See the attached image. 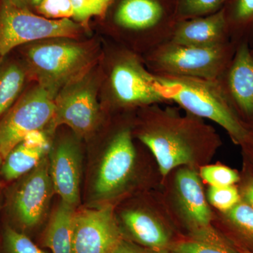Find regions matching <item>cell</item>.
<instances>
[{
    "instance_id": "obj_22",
    "label": "cell",
    "mask_w": 253,
    "mask_h": 253,
    "mask_svg": "<svg viewBox=\"0 0 253 253\" xmlns=\"http://www.w3.org/2000/svg\"><path fill=\"white\" fill-rule=\"evenodd\" d=\"M225 213L226 222L244 242L253 248V209L242 201Z\"/></svg>"
},
{
    "instance_id": "obj_34",
    "label": "cell",
    "mask_w": 253,
    "mask_h": 253,
    "mask_svg": "<svg viewBox=\"0 0 253 253\" xmlns=\"http://www.w3.org/2000/svg\"><path fill=\"white\" fill-rule=\"evenodd\" d=\"M239 253H253L252 251H249V250L248 249H241L239 250Z\"/></svg>"
},
{
    "instance_id": "obj_12",
    "label": "cell",
    "mask_w": 253,
    "mask_h": 253,
    "mask_svg": "<svg viewBox=\"0 0 253 253\" xmlns=\"http://www.w3.org/2000/svg\"><path fill=\"white\" fill-rule=\"evenodd\" d=\"M174 195L191 239L211 242L228 241L211 226L212 212L197 173L190 168L179 169L174 179Z\"/></svg>"
},
{
    "instance_id": "obj_27",
    "label": "cell",
    "mask_w": 253,
    "mask_h": 253,
    "mask_svg": "<svg viewBox=\"0 0 253 253\" xmlns=\"http://www.w3.org/2000/svg\"><path fill=\"white\" fill-rule=\"evenodd\" d=\"M5 253H45L38 247L27 236L7 226L3 235Z\"/></svg>"
},
{
    "instance_id": "obj_3",
    "label": "cell",
    "mask_w": 253,
    "mask_h": 253,
    "mask_svg": "<svg viewBox=\"0 0 253 253\" xmlns=\"http://www.w3.org/2000/svg\"><path fill=\"white\" fill-rule=\"evenodd\" d=\"M28 76L56 95L68 83L85 75L92 55L83 44L56 41L23 49Z\"/></svg>"
},
{
    "instance_id": "obj_18",
    "label": "cell",
    "mask_w": 253,
    "mask_h": 253,
    "mask_svg": "<svg viewBox=\"0 0 253 253\" xmlns=\"http://www.w3.org/2000/svg\"><path fill=\"white\" fill-rule=\"evenodd\" d=\"M164 16V6L158 0H123L115 21L128 31H149L158 28Z\"/></svg>"
},
{
    "instance_id": "obj_32",
    "label": "cell",
    "mask_w": 253,
    "mask_h": 253,
    "mask_svg": "<svg viewBox=\"0 0 253 253\" xmlns=\"http://www.w3.org/2000/svg\"><path fill=\"white\" fill-rule=\"evenodd\" d=\"M14 2L23 7L31 10L36 9L42 0H12Z\"/></svg>"
},
{
    "instance_id": "obj_37",
    "label": "cell",
    "mask_w": 253,
    "mask_h": 253,
    "mask_svg": "<svg viewBox=\"0 0 253 253\" xmlns=\"http://www.w3.org/2000/svg\"><path fill=\"white\" fill-rule=\"evenodd\" d=\"M251 54H252V56L253 57V49H251Z\"/></svg>"
},
{
    "instance_id": "obj_29",
    "label": "cell",
    "mask_w": 253,
    "mask_h": 253,
    "mask_svg": "<svg viewBox=\"0 0 253 253\" xmlns=\"http://www.w3.org/2000/svg\"><path fill=\"white\" fill-rule=\"evenodd\" d=\"M36 10L43 17L49 19H70L74 16L71 0H42Z\"/></svg>"
},
{
    "instance_id": "obj_1",
    "label": "cell",
    "mask_w": 253,
    "mask_h": 253,
    "mask_svg": "<svg viewBox=\"0 0 253 253\" xmlns=\"http://www.w3.org/2000/svg\"><path fill=\"white\" fill-rule=\"evenodd\" d=\"M147 109L149 118L137 136L154 155L163 176L192 164L199 151L217 142L212 129L191 113L181 116L175 109L159 105Z\"/></svg>"
},
{
    "instance_id": "obj_9",
    "label": "cell",
    "mask_w": 253,
    "mask_h": 253,
    "mask_svg": "<svg viewBox=\"0 0 253 253\" xmlns=\"http://www.w3.org/2000/svg\"><path fill=\"white\" fill-rule=\"evenodd\" d=\"M99 118L96 89L86 73L63 86L56 94L54 116L47 126L48 131L66 126L78 136L84 137L94 131Z\"/></svg>"
},
{
    "instance_id": "obj_35",
    "label": "cell",
    "mask_w": 253,
    "mask_h": 253,
    "mask_svg": "<svg viewBox=\"0 0 253 253\" xmlns=\"http://www.w3.org/2000/svg\"><path fill=\"white\" fill-rule=\"evenodd\" d=\"M2 162H3V158H2V157H1V156H0V169H1V164H2ZM0 176H1V175H0Z\"/></svg>"
},
{
    "instance_id": "obj_24",
    "label": "cell",
    "mask_w": 253,
    "mask_h": 253,
    "mask_svg": "<svg viewBox=\"0 0 253 253\" xmlns=\"http://www.w3.org/2000/svg\"><path fill=\"white\" fill-rule=\"evenodd\" d=\"M207 198L213 207L223 212L230 211L241 201V194L235 185L210 186L208 189Z\"/></svg>"
},
{
    "instance_id": "obj_26",
    "label": "cell",
    "mask_w": 253,
    "mask_h": 253,
    "mask_svg": "<svg viewBox=\"0 0 253 253\" xmlns=\"http://www.w3.org/2000/svg\"><path fill=\"white\" fill-rule=\"evenodd\" d=\"M180 253H240L229 241L226 242H211L190 239L174 245Z\"/></svg>"
},
{
    "instance_id": "obj_17",
    "label": "cell",
    "mask_w": 253,
    "mask_h": 253,
    "mask_svg": "<svg viewBox=\"0 0 253 253\" xmlns=\"http://www.w3.org/2000/svg\"><path fill=\"white\" fill-rule=\"evenodd\" d=\"M49 134L44 130L28 134L5 156L0 175L6 181L17 180L36 168L49 154Z\"/></svg>"
},
{
    "instance_id": "obj_13",
    "label": "cell",
    "mask_w": 253,
    "mask_h": 253,
    "mask_svg": "<svg viewBox=\"0 0 253 253\" xmlns=\"http://www.w3.org/2000/svg\"><path fill=\"white\" fill-rule=\"evenodd\" d=\"M49 172L55 194L61 201L77 209L81 204L82 154L71 138H63L51 145L48 154Z\"/></svg>"
},
{
    "instance_id": "obj_14",
    "label": "cell",
    "mask_w": 253,
    "mask_h": 253,
    "mask_svg": "<svg viewBox=\"0 0 253 253\" xmlns=\"http://www.w3.org/2000/svg\"><path fill=\"white\" fill-rule=\"evenodd\" d=\"M219 81L243 122L244 118L253 122V57L249 43L237 44Z\"/></svg>"
},
{
    "instance_id": "obj_20",
    "label": "cell",
    "mask_w": 253,
    "mask_h": 253,
    "mask_svg": "<svg viewBox=\"0 0 253 253\" xmlns=\"http://www.w3.org/2000/svg\"><path fill=\"white\" fill-rule=\"evenodd\" d=\"M76 208L61 201L50 219L43 246L53 253H72L71 221Z\"/></svg>"
},
{
    "instance_id": "obj_28",
    "label": "cell",
    "mask_w": 253,
    "mask_h": 253,
    "mask_svg": "<svg viewBox=\"0 0 253 253\" xmlns=\"http://www.w3.org/2000/svg\"><path fill=\"white\" fill-rule=\"evenodd\" d=\"M226 0H182L179 10L184 19L200 17L219 10ZM183 19V20H184Z\"/></svg>"
},
{
    "instance_id": "obj_16",
    "label": "cell",
    "mask_w": 253,
    "mask_h": 253,
    "mask_svg": "<svg viewBox=\"0 0 253 253\" xmlns=\"http://www.w3.org/2000/svg\"><path fill=\"white\" fill-rule=\"evenodd\" d=\"M124 239L151 249H169L174 246L172 234L161 219L149 211L127 209L119 221Z\"/></svg>"
},
{
    "instance_id": "obj_6",
    "label": "cell",
    "mask_w": 253,
    "mask_h": 253,
    "mask_svg": "<svg viewBox=\"0 0 253 253\" xmlns=\"http://www.w3.org/2000/svg\"><path fill=\"white\" fill-rule=\"evenodd\" d=\"M136 153L131 130L118 131L101 156L91 189L94 206L109 204L123 193L134 176Z\"/></svg>"
},
{
    "instance_id": "obj_36",
    "label": "cell",
    "mask_w": 253,
    "mask_h": 253,
    "mask_svg": "<svg viewBox=\"0 0 253 253\" xmlns=\"http://www.w3.org/2000/svg\"><path fill=\"white\" fill-rule=\"evenodd\" d=\"M1 196H0V210H1Z\"/></svg>"
},
{
    "instance_id": "obj_21",
    "label": "cell",
    "mask_w": 253,
    "mask_h": 253,
    "mask_svg": "<svg viewBox=\"0 0 253 253\" xmlns=\"http://www.w3.org/2000/svg\"><path fill=\"white\" fill-rule=\"evenodd\" d=\"M224 11L231 41L250 44L253 39V0H231L229 10Z\"/></svg>"
},
{
    "instance_id": "obj_10",
    "label": "cell",
    "mask_w": 253,
    "mask_h": 253,
    "mask_svg": "<svg viewBox=\"0 0 253 253\" xmlns=\"http://www.w3.org/2000/svg\"><path fill=\"white\" fill-rule=\"evenodd\" d=\"M115 101L124 107L169 104L160 90L156 76L135 55L125 54L113 64L109 78Z\"/></svg>"
},
{
    "instance_id": "obj_23",
    "label": "cell",
    "mask_w": 253,
    "mask_h": 253,
    "mask_svg": "<svg viewBox=\"0 0 253 253\" xmlns=\"http://www.w3.org/2000/svg\"><path fill=\"white\" fill-rule=\"evenodd\" d=\"M200 175L210 186H212L235 185L240 180L237 171L222 165L204 166L200 169Z\"/></svg>"
},
{
    "instance_id": "obj_30",
    "label": "cell",
    "mask_w": 253,
    "mask_h": 253,
    "mask_svg": "<svg viewBox=\"0 0 253 253\" xmlns=\"http://www.w3.org/2000/svg\"><path fill=\"white\" fill-rule=\"evenodd\" d=\"M113 253H180L175 248L169 249H151L134 244L129 240L123 239Z\"/></svg>"
},
{
    "instance_id": "obj_15",
    "label": "cell",
    "mask_w": 253,
    "mask_h": 253,
    "mask_svg": "<svg viewBox=\"0 0 253 253\" xmlns=\"http://www.w3.org/2000/svg\"><path fill=\"white\" fill-rule=\"evenodd\" d=\"M168 41L197 47H213L233 42L228 31L224 8L206 16L179 21Z\"/></svg>"
},
{
    "instance_id": "obj_8",
    "label": "cell",
    "mask_w": 253,
    "mask_h": 253,
    "mask_svg": "<svg viewBox=\"0 0 253 253\" xmlns=\"http://www.w3.org/2000/svg\"><path fill=\"white\" fill-rule=\"evenodd\" d=\"M54 194L47 155L16 180L8 196V212L21 229L31 230L46 217Z\"/></svg>"
},
{
    "instance_id": "obj_5",
    "label": "cell",
    "mask_w": 253,
    "mask_h": 253,
    "mask_svg": "<svg viewBox=\"0 0 253 253\" xmlns=\"http://www.w3.org/2000/svg\"><path fill=\"white\" fill-rule=\"evenodd\" d=\"M81 26L69 18L49 19L12 0H0V56L40 40L76 38Z\"/></svg>"
},
{
    "instance_id": "obj_4",
    "label": "cell",
    "mask_w": 253,
    "mask_h": 253,
    "mask_svg": "<svg viewBox=\"0 0 253 253\" xmlns=\"http://www.w3.org/2000/svg\"><path fill=\"white\" fill-rule=\"evenodd\" d=\"M237 44L231 42L213 47H197L168 41L151 49L146 61L154 74L219 80Z\"/></svg>"
},
{
    "instance_id": "obj_33",
    "label": "cell",
    "mask_w": 253,
    "mask_h": 253,
    "mask_svg": "<svg viewBox=\"0 0 253 253\" xmlns=\"http://www.w3.org/2000/svg\"><path fill=\"white\" fill-rule=\"evenodd\" d=\"M245 144L251 145V146H253V131H251V134H250L249 139H248V140L246 141V142L245 143Z\"/></svg>"
},
{
    "instance_id": "obj_25",
    "label": "cell",
    "mask_w": 253,
    "mask_h": 253,
    "mask_svg": "<svg viewBox=\"0 0 253 253\" xmlns=\"http://www.w3.org/2000/svg\"><path fill=\"white\" fill-rule=\"evenodd\" d=\"M113 0H71L73 18L82 26L94 16H104Z\"/></svg>"
},
{
    "instance_id": "obj_7",
    "label": "cell",
    "mask_w": 253,
    "mask_h": 253,
    "mask_svg": "<svg viewBox=\"0 0 253 253\" xmlns=\"http://www.w3.org/2000/svg\"><path fill=\"white\" fill-rule=\"evenodd\" d=\"M56 94L38 84L21 94L0 120V156L10 151L33 131L44 130L52 120Z\"/></svg>"
},
{
    "instance_id": "obj_19",
    "label": "cell",
    "mask_w": 253,
    "mask_h": 253,
    "mask_svg": "<svg viewBox=\"0 0 253 253\" xmlns=\"http://www.w3.org/2000/svg\"><path fill=\"white\" fill-rule=\"evenodd\" d=\"M8 55L0 56V120L19 99L29 76L25 65Z\"/></svg>"
},
{
    "instance_id": "obj_11",
    "label": "cell",
    "mask_w": 253,
    "mask_h": 253,
    "mask_svg": "<svg viewBox=\"0 0 253 253\" xmlns=\"http://www.w3.org/2000/svg\"><path fill=\"white\" fill-rule=\"evenodd\" d=\"M123 239L112 205L75 211L71 221L72 253H113Z\"/></svg>"
},
{
    "instance_id": "obj_2",
    "label": "cell",
    "mask_w": 253,
    "mask_h": 253,
    "mask_svg": "<svg viewBox=\"0 0 253 253\" xmlns=\"http://www.w3.org/2000/svg\"><path fill=\"white\" fill-rule=\"evenodd\" d=\"M157 84L169 103L186 112L217 123L237 144L244 145L251 129L240 118L219 80L155 74Z\"/></svg>"
},
{
    "instance_id": "obj_31",
    "label": "cell",
    "mask_w": 253,
    "mask_h": 253,
    "mask_svg": "<svg viewBox=\"0 0 253 253\" xmlns=\"http://www.w3.org/2000/svg\"><path fill=\"white\" fill-rule=\"evenodd\" d=\"M241 194V201L249 205L253 209V179L246 183Z\"/></svg>"
}]
</instances>
